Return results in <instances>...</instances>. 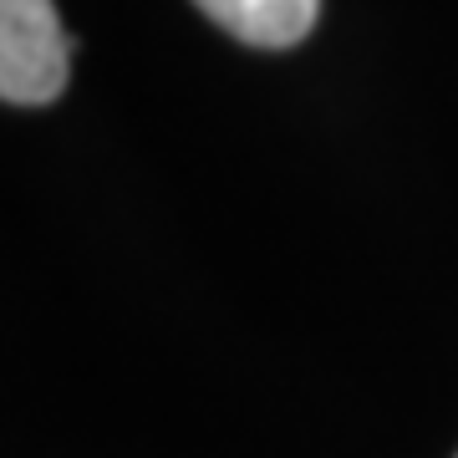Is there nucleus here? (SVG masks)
I'll use <instances>...</instances> for the list:
<instances>
[{
  "instance_id": "nucleus-1",
  "label": "nucleus",
  "mask_w": 458,
  "mask_h": 458,
  "mask_svg": "<svg viewBox=\"0 0 458 458\" xmlns=\"http://www.w3.org/2000/svg\"><path fill=\"white\" fill-rule=\"evenodd\" d=\"M66 92V31L51 0H0V98L47 107Z\"/></svg>"
},
{
  "instance_id": "nucleus-2",
  "label": "nucleus",
  "mask_w": 458,
  "mask_h": 458,
  "mask_svg": "<svg viewBox=\"0 0 458 458\" xmlns=\"http://www.w3.org/2000/svg\"><path fill=\"white\" fill-rule=\"evenodd\" d=\"M194 5L225 36L265 51H285L295 41H306L316 26V11H321V0H194Z\"/></svg>"
}]
</instances>
